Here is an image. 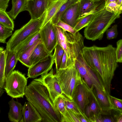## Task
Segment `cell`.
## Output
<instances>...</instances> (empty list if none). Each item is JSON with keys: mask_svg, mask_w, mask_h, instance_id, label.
Here are the masks:
<instances>
[{"mask_svg": "<svg viewBox=\"0 0 122 122\" xmlns=\"http://www.w3.org/2000/svg\"><path fill=\"white\" fill-rule=\"evenodd\" d=\"M110 102L112 108L120 112H122V100L119 99L110 95Z\"/></svg>", "mask_w": 122, "mask_h": 122, "instance_id": "e575fe53", "label": "cell"}, {"mask_svg": "<svg viewBox=\"0 0 122 122\" xmlns=\"http://www.w3.org/2000/svg\"><path fill=\"white\" fill-rule=\"evenodd\" d=\"M3 88L0 87V97H1L4 93V90Z\"/></svg>", "mask_w": 122, "mask_h": 122, "instance_id": "f6af8a7d", "label": "cell"}, {"mask_svg": "<svg viewBox=\"0 0 122 122\" xmlns=\"http://www.w3.org/2000/svg\"><path fill=\"white\" fill-rule=\"evenodd\" d=\"M27 78L24 74L15 70L6 78L4 87L7 95L12 98H23L27 86Z\"/></svg>", "mask_w": 122, "mask_h": 122, "instance_id": "8992f818", "label": "cell"}, {"mask_svg": "<svg viewBox=\"0 0 122 122\" xmlns=\"http://www.w3.org/2000/svg\"><path fill=\"white\" fill-rule=\"evenodd\" d=\"M0 24L13 30L14 23L13 20L6 11L0 10Z\"/></svg>", "mask_w": 122, "mask_h": 122, "instance_id": "f1b7e54d", "label": "cell"}, {"mask_svg": "<svg viewBox=\"0 0 122 122\" xmlns=\"http://www.w3.org/2000/svg\"><path fill=\"white\" fill-rule=\"evenodd\" d=\"M49 0H34L28 1L26 10L28 11L31 19L40 18L44 13L48 5Z\"/></svg>", "mask_w": 122, "mask_h": 122, "instance_id": "5bb4252c", "label": "cell"}, {"mask_svg": "<svg viewBox=\"0 0 122 122\" xmlns=\"http://www.w3.org/2000/svg\"><path fill=\"white\" fill-rule=\"evenodd\" d=\"M62 96L64 100L66 110L72 112L77 114H81L84 115L86 117L81 111L73 100L70 99L63 94H62Z\"/></svg>", "mask_w": 122, "mask_h": 122, "instance_id": "83f0119b", "label": "cell"}, {"mask_svg": "<svg viewBox=\"0 0 122 122\" xmlns=\"http://www.w3.org/2000/svg\"><path fill=\"white\" fill-rule=\"evenodd\" d=\"M116 122H122V112H119L117 114Z\"/></svg>", "mask_w": 122, "mask_h": 122, "instance_id": "b9f144b4", "label": "cell"}, {"mask_svg": "<svg viewBox=\"0 0 122 122\" xmlns=\"http://www.w3.org/2000/svg\"><path fill=\"white\" fill-rule=\"evenodd\" d=\"M13 30L0 24V42L6 43V39L12 35Z\"/></svg>", "mask_w": 122, "mask_h": 122, "instance_id": "836d02e7", "label": "cell"}, {"mask_svg": "<svg viewBox=\"0 0 122 122\" xmlns=\"http://www.w3.org/2000/svg\"><path fill=\"white\" fill-rule=\"evenodd\" d=\"M27 1H33L34 0H27Z\"/></svg>", "mask_w": 122, "mask_h": 122, "instance_id": "7dc6e473", "label": "cell"}, {"mask_svg": "<svg viewBox=\"0 0 122 122\" xmlns=\"http://www.w3.org/2000/svg\"><path fill=\"white\" fill-rule=\"evenodd\" d=\"M40 39L39 31L31 35L17 46L13 51H16L18 59L25 51Z\"/></svg>", "mask_w": 122, "mask_h": 122, "instance_id": "7402d4cb", "label": "cell"}, {"mask_svg": "<svg viewBox=\"0 0 122 122\" xmlns=\"http://www.w3.org/2000/svg\"><path fill=\"white\" fill-rule=\"evenodd\" d=\"M66 56L65 52L63 56L59 69H63L67 67L66 66Z\"/></svg>", "mask_w": 122, "mask_h": 122, "instance_id": "60d3db41", "label": "cell"}, {"mask_svg": "<svg viewBox=\"0 0 122 122\" xmlns=\"http://www.w3.org/2000/svg\"><path fill=\"white\" fill-rule=\"evenodd\" d=\"M105 6L109 3L112 2H115L117 3L118 0H105Z\"/></svg>", "mask_w": 122, "mask_h": 122, "instance_id": "7bdbcfd3", "label": "cell"}, {"mask_svg": "<svg viewBox=\"0 0 122 122\" xmlns=\"http://www.w3.org/2000/svg\"><path fill=\"white\" fill-rule=\"evenodd\" d=\"M117 25L116 24L112 26L110 29L106 31L107 38L108 40H111L116 38L118 34Z\"/></svg>", "mask_w": 122, "mask_h": 122, "instance_id": "8d00e7d4", "label": "cell"}, {"mask_svg": "<svg viewBox=\"0 0 122 122\" xmlns=\"http://www.w3.org/2000/svg\"><path fill=\"white\" fill-rule=\"evenodd\" d=\"M25 96L36 108L44 122H61V114L55 109L46 86L36 79L26 88Z\"/></svg>", "mask_w": 122, "mask_h": 122, "instance_id": "7a4b0ae2", "label": "cell"}, {"mask_svg": "<svg viewBox=\"0 0 122 122\" xmlns=\"http://www.w3.org/2000/svg\"><path fill=\"white\" fill-rule=\"evenodd\" d=\"M80 0H68L61 7L59 11L51 21L53 24H56L60 20L62 15L66 10L71 5Z\"/></svg>", "mask_w": 122, "mask_h": 122, "instance_id": "4316f807", "label": "cell"}, {"mask_svg": "<svg viewBox=\"0 0 122 122\" xmlns=\"http://www.w3.org/2000/svg\"><path fill=\"white\" fill-rule=\"evenodd\" d=\"M54 49L53 55L55 63L56 72L60 69L61 60L65 51L58 44Z\"/></svg>", "mask_w": 122, "mask_h": 122, "instance_id": "4dcf8cb0", "label": "cell"}, {"mask_svg": "<svg viewBox=\"0 0 122 122\" xmlns=\"http://www.w3.org/2000/svg\"><path fill=\"white\" fill-rule=\"evenodd\" d=\"M93 14L82 16L77 19L74 28L78 31L86 26L91 20Z\"/></svg>", "mask_w": 122, "mask_h": 122, "instance_id": "1f68e13d", "label": "cell"}, {"mask_svg": "<svg viewBox=\"0 0 122 122\" xmlns=\"http://www.w3.org/2000/svg\"><path fill=\"white\" fill-rule=\"evenodd\" d=\"M56 25L64 30L73 34H75L77 32L74 28L60 20Z\"/></svg>", "mask_w": 122, "mask_h": 122, "instance_id": "f35d334b", "label": "cell"}, {"mask_svg": "<svg viewBox=\"0 0 122 122\" xmlns=\"http://www.w3.org/2000/svg\"><path fill=\"white\" fill-rule=\"evenodd\" d=\"M9 51L4 50L2 47H0V87L3 88L6 77L5 69L6 60Z\"/></svg>", "mask_w": 122, "mask_h": 122, "instance_id": "cb8c5ba5", "label": "cell"}, {"mask_svg": "<svg viewBox=\"0 0 122 122\" xmlns=\"http://www.w3.org/2000/svg\"><path fill=\"white\" fill-rule=\"evenodd\" d=\"M68 0H49L46 10V15L41 27L42 28L59 11L62 6Z\"/></svg>", "mask_w": 122, "mask_h": 122, "instance_id": "ac0fdd59", "label": "cell"}, {"mask_svg": "<svg viewBox=\"0 0 122 122\" xmlns=\"http://www.w3.org/2000/svg\"><path fill=\"white\" fill-rule=\"evenodd\" d=\"M28 2L27 0H16L14 3H12L11 9L7 13L13 20H14L20 13L26 10Z\"/></svg>", "mask_w": 122, "mask_h": 122, "instance_id": "603a6c76", "label": "cell"}, {"mask_svg": "<svg viewBox=\"0 0 122 122\" xmlns=\"http://www.w3.org/2000/svg\"><path fill=\"white\" fill-rule=\"evenodd\" d=\"M55 75L58 79L63 94L73 100L76 89L83 80L75 63L63 69H59Z\"/></svg>", "mask_w": 122, "mask_h": 122, "instance_id": "277c9868", "label": "cell"}, {"mask_svg": "<svg viewBox=\"0 0 122 122\" xmlns=\"http://www.w3.org/2000/svg\"><path fill=\"white\" fill-rule=\"evenodd\" d=\"M105 6V0H80L77 19L93 14Z\"/></svg>", "mask_w": 122, "mask_h": 122, "instance_id": "4fadbf2b", "label": "cell"}, {"mask_svg": "<svg viewBox=\"0 0 122 122\" xmlns=\"http://www.w3.org/2000/svg\"><path fill=\"white\" fill-rule=\"evenodd\" d=\"M40 39L47 52L51 54L58 44L53 24L49 21L40 31Z\"/></svg>", "mask_w": 122, "mask_h": 122, "instance_id": "30bf717a", "label": "cell"}, {"mask_svg": "<svg viewBox=\"0 0 122 122\" xmlns=\"http://www.w3.org/2000/svg\"><path fill=\"white\" fill-rule=\"evenodd\" d=\"M81 115L82 114H77L66 110L64 114L61 115V122H80L79 118Z\"/></svg>", "mask_w": 122, "mask_h": 122, "instance_id": "f546056e", "label": "cell"}, {"mask_svg": "<svg viewBox=\"0 0 122 122\" xmlns=\"http://www.w3.org/2000/svg\"><path fill=\"white\" fill-rule=\"evenodd\" d=\"M36 79L46 87L53 103L57 97L63 94L58 81L54 73L52 68L49 72L43 74Z\"/></svg>", "mask_w": 122, "mask_h": 122, "instance_id": "9c48e42d", "label": "cell"}, {"mask_svg": "<svg viewBox=\"0 0 122 122\" xmlns=\"http://www.w3.org/2000/svg\"><path fill=\"white\" fill-rule=\"evenodd\" d=\"M18 60L16 51H9L6 63L5 69L6 77L10 75L13 71Z\"/></svg>", "mask_w": 122, "mask_h": 122, "instance_id": "d4e9b609", "label": "cell"}, {"mask_svg": "<svg viewBox=\"0 0 122 122\" xmlns=\"http://www.w3.org/2000/svg\"><path fill=\"white\" fill-rule=\"evenodd\" d=\"M92 93L102 110H107L112 109L109 96L105 91L94 86L91 89Z\"/></svg>", "mask_w": 122, "mask_h": 122, "instance_id": "e0dca14e", "label": "cell"}, {"mask_svg": "<svg viewBox=\"0 0 122 122\" xmlns=\"http://www.w3.org/2000/svg\"><path fill=\"white\" fill-rule=\"evenodd\" d=\"M102 110L92 93L89 102L86 106L84 110V114L89 122H96L100 115Z\"/></svg>", "mask_w": 122, "mask_h": 122, "instance_id": "2e32d148", "label": "cell"}, {"mask_svg": "<svg viewBox=\"0 0 122 122\" xmlns=\"http://www.w3.org/2000/svg\"><path fill=\"white\" fill-rule=\"evenodd\" d=\"M91 95V89L84 80L82 83L77 87L74 93L73 100L85 115V109L89 102Z\"/></svg>", "mask_w": 122, "mask_h": 122, "instance_id": "7c38bea8", "label": "cell"}, {"mask_svg": "<svg viewBox=\"0 0 122 122\" xmlns=\"http://www.w3.org/2000/svg\"><path fill=\"white\" fill-rule=\"evenodd\" d=\"M75 64L83 80L91 89L95 86L105 91L104 84L101 76L98 72L92 70L86 64L83 57L82 52L76 59Z\"/></svg>", "mask_w": 122, "mask_h": 122, "instance_id": "52a82bcc", "label": "cell"}, {"mask_svg": "<svg viewBox=\"0 0 122 122\" xmlns=\"http://www.w3.org/2000/svg\"><path fill=\"white\" fill-rule=\"evenodd\" d=\"M115 53L117 62L122 63V39L119 40L117 42Z\"/></svg>", "mask_w": 122, "mask_h": 122, "instance_id": "74e56055", "label": "cell"}, {"mask_svg": "<svg viewBox=\"0 0 122 122\" xmlns=\"http://www.w3.org/2000/svg\"><path fill=\"white\" fill-rule=\"evenodd\" d=\"M9 110L8 113L9 120L12 122H20L23 117V106L12 98L9 102Z\"/></svg>", "mask_w": 122, "mask_h": 122, "instance_id": "ffe728a7", "label": "cell"}, {"mask_svg": "<svg viewBox=\"0 0 122 122\" xmlns=\"http://www.w3.org/2000/svg\"><path fill=\"white\" fill-rule=\"evenodd\" d=\"M50 54L42 42L39 43L36 46L30 57L31 66L46 57Z\"/></svg>", "mask_w": 122, "mask_h": 122, "instance_id": "44dd1931", "label": "cell"}, {"mask_svg": "<svg viewBox=\"0 0 122 122\" xmlns=\"http://www.w3.org/2000/svg\"><path fill=\"white\" fill-rule=\"evenodd\" d=\"M117 3L120 5L122 10V0H118Z\"/></svg>", "mask_w": 122, "mask_h": 122, "instance_id": "ee69618b", "label": "cell"}, {"mask_svg": "<svg viewBox=\"0 0 122 122\" xmlns=\"http://www.w3.org/2000/svg\"><path fill=\"white\" fill-rule=\"evenodd\" d=\"M23 117L20 122H42V118L34 106L29 101L25 102L23 106Z\"/></svg>", "mask_w": 122, "mask_h": 122, "instance_id": "9a60e30c", "label": "cell"}, {"mask_svg": "<svg viewBox=\"0 0 122 122\" xmlns=\"http://www.w3.org/2000/svg\"><path fill=\"white\" fill-rule=\"evenodd\" d=\"M16 0H12V3H14L16 1Z\"/></svg>", "mask_w": 122, "mask_h": 122, "instance_id": "bcb514c9", "label": "cell"}, {"mask_svg": "<svg viewBox=\"0 0 122 122\" xmlns=\"http://www.w3.org/2000/svg\"><path fill=\"white\" fill-rule=\"evenodd\" d=\"M105 8L107 11L114 14L122 11L120 5L115 2L109 3L105 6Z\"/></svg>", "mask_w": 122, "mask_h": 122, "instance_id": "d590c367", "label": "cell"}, {"mask_svg": "<svg viewBox=\"0 0 122 122\" xmlns=\"http://www.w3.org/2000/svg\"><path fill=\"white\" fill-rule=\"evenodd\" d=\"M41 42L40 39L38 40L21 55L18 59V60L27 67H30L31 65L29 60L30 57L36 46Z\"/></svg>", "mask_w": 122, "mask_h": 122, "instance_id": "484cf974", "label": "cell"}, {"mask_svg": "<svg viewBox=\"0 0 122 122\" xmlns=\"http://www.w3.org/2000/svg\"><path fill=\"white\" fill-rule=\"evenodd\" d=\"M46 10L39 18L31 19L20 29L16 30L6 43V49L13 51L19 44L34 34L39 32L45 19Z\"/></svg>", "mask_w": 122, "mask_h": 122, "instance_id": "5b68a950", "label": "cell"}, {"mask_svg": "<svg viewBox=\"0 0 122 122\" xmlns=\"http://www.w3.org/2000/svg\"><path fill=\"white\" fill-rule=\"evenodd\" d=\"M64 32L67 50L66 54L67 67L75 63L76 59L85 46L83 37L79 31L74 34L64 30Z\"/></svg>", "mask_w": 122, "mask_h": 122, "instance_id": "ba28073f", "label": "cell"}, {"mask_svg": "<svg viewBox=\"0 0 122 122\" xmlns=\"http://www.w3.org/2000/svg\"><path fill=\"white\" fill-rule=\"evenodd\" d=\"M116 48L111 45L104 47L95 45L84 46L82 54L85 62L92 69L99 74L103 81L105 91L110 95L111 81L118 66Z\"/></svg>", "mask_w": 122, "mask_h": 122, "instance_id": "6da1fadb", "label": "cell"}, {"mask_svg": "<svg viewBox=\"0 0 122 122\" xmlns=\"http://www.w3.org/2000/svg\"><path fill=\"white\" fill-rule=\"evenodd\" d=\"M79 1L73 5L64 12L60 20L74 28L78 17Z\"/></svg>", "mask_w": 122, "mask_h": 122, "instance_id": "d6986e66", "label": "cell"}, {"mask_svg": "<svg viewBox=\"0 0 122 122\" xmlns=\"http://www.w3.org/2000/svg\"><path fill=\"white\" fill-rule=\"evenodd\" d=\"M54 63L53 55L50 54L46 57L29 68L27 74L28 78H34L48 73L52 68Z\"/></svg>", "mask_w": 122, "mask_h": 122, "instance_id": "8fae6325", "label": "cell"}, {"mask_svg": "<svg viewBox=\"0 0 122 122\" xmlns=\"http://www.w3.org/2000/svg\"><path fill=\"white\" fill-rule=\"evenodd\" d=\"M93 0V1H95L96 0Z\"/></svg>", "mask_w": 122, "mask_h": 122, "instance_id": "c3c4849f", "label": "cell"}, {"mask_svg": "<svg viewBox=\"0 0 122 122\" xmlns=\"http://www.w3.org/2000/svg\"><path fill=\"white\" fill-rule=\"evenodd\" d=\"M10 0H0V10L6 11Z\"/></svg>", "mask_w": 122, "mask_h": 122, "instance_id": "ab89813d", "label": "cell"}, {"mask_svg": "<svg viewBox=\"0 0 122 122\" xmlns=\"http://www.w3.org/2000/svg\"><path fill=\"white\" fill-rule=\"evenodd\" d=\"M62 95L57 97L53 102L55 109L61 115L64 114L66 110Z\"/></svg>", "mask_w": 122, "mask_h": 122, "instance_id": "d6a6232c", "label": "cell"}, {"mask_svg": "<svg viewBox=\"0 0 122 122\" xmlns=\"http://www.w3.org/2000/svg\"><path fill=\"white\" fill-rule=\"evenodd\" d=\"M122 11L114 14L107 10L105 6L96 11L90 22L85 27L84 35L87 39L92 41L102 40L105 32L115 20L120 17Z\"/></svg>", "mask_w": 122, "mask_h": 122, "instance_id": "3957f363", "label": "cell"}]
</instances>
